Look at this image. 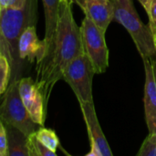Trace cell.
I'll list each match as a JSON object with an SVG mask.
<instances>
[{"label":"cell","instance_id":"cb8c5ba5","mask_svg":"<svg viewBox=\"0 0 156 156\" xmlns=\"http://www.w3.org/2000/svg\"><path fill=\"white\" fill-rule=\"evenodd\" d=\"M154 41H155V45H156V34L154 35Z\"/></svg>","mask_w":156,"mask_h":156},{"label":"cell","instance_id":"2e32d148","mask_svg":"<svg viewBox=\"0 0 156 156\" xmlns=\"http://www.w3.org/2000/svg\"><path fill=\"white\" fill-rule=\"evenodd\" d=\"M11 80V65L7 58L0 52V94L4 93Z\"/></svg>","mask_w":156,"mask_h":156},{"label":"cell","instance_id":"9a60e30c","mask_svg":"<svg viewBox=\"0 0 156 156\" xmlns=\"http://www.w3.org/2000/svg\"><path fill=\"white\" fill-rule=\"evenodd\" d=\"M36 136L49 150L54 153L57 152V149L59 146V140L53 130L45 128L44 126H39L36 131Z\"/></svg>","mask_w":156,"mask_h":156},{"label":"cell","instance_id":"d4e9b609","mask_svg":"<svg viewBox=\"0 0 156 156\" xmlns=\"http://www.w3.org/2000/svg\"><path fill=\"white\" fill-rule=\"evenodd\" d=\"M0 13H1V7H0ZM0 40H1V33H0Z\"/></svg>","mask_w":156,"mask_h":156},{"label":"cell","instance_id":"ba28073f","mask_svg":"<svg viewBox=\"0 0 156 156\" xmlns=\"http://www.w3.org/2000/svg\"><path fill=\"white\" fill-rule=\"evenodd\" d=\"M80 105L90 141V152L87 156H112V152L101 131L93 101L80 103Z\"/></svg>","mask_w":156,"mask_h":156},{"label":"cell","instance_id":"9c48e42d","mask_svg":"<svg viewBox=\"0 0 156 156\" xmlns=\"http://www.w3.org/2000/svg\"><path fill=\"white\" fill-rule=\"evenodd\" d=\"M145 69L144 112L149 133L156 129V61L154 58H144Z\"/></svg>","mask_w":156,"mask_h":156},{"label":"cell","instance_id":"8992f818","mask_svg":"<svg viewBox=\"0 0 156 156\" xmlns=\"http://www.w3.org/2000/svg\"><path fill=\"white\" fill-rule=\"evenodd\" d=\"M80 27L84 53L90 59L96 74L104 73L109 65V50L102 31L88 16H85Z\"/></svg>","mask_w":156,"mask_h":156},{"label":"cell","instance_id":"7a4b0ae2","mask_svg":"<svg viewBox=\"0 0 156 156\" xmlns=\"http://www.w3.org/2000/svg\"><path fill=\"white\" fill-rule=\"evenodd\" d=\"M37 0H27L19 9L3 8L0 13V52L11 65V81L20 80L23 64L18 57L17 44L22 32L36 24Z\"/></svg>","mask_w":156,"mask_h":156},{"label":"cell","instance_id":"5b68a950","mask_svg":"<svg viewBox=\"0 0 156 156\" xmlns=\"http://www.w3.org/2000/svg\"><path fill=\"white\" fill-rule=\"evenodd\" d=\"M95 74L90 59L83 53L67 66L62 80L70 86L80 103L92 102V80Z\"/></svg>","mask_w":156,"mask_h":156},{"label":"cell","instance_id":"5bb4252c","mask_svg":"<svg viewBox=\"0 0 156 156\" xmlns=\"http://www.w3.org/2000/svg\"><path fill=\"white\" fill-rule=\"evenodd\" d=\"M27 149L28 156H57V154L46 147L36 136V132L27 136Z\"/></svg>","mask_w":156,"mask_h":156},{"label":"cell","instance_id":"d6986e66","mask_svg":"<svg viewBox=\"0 0 156 156\" xmlns=\"http://www.w3.org/2000/svg\"><path fill=\"white\" fill-rule=\"evenodd\" d=\"M147 15L149 16V27L154 36L156 34V0L151 1Z\"/></svg>","mask_w":156,"mask_h":156},{"label":"cell","instance_id":"52a82bcc","mask_svg":"<svg viewBox=\"0 0 156 156\" xmlns=\"http://www.w3.org/2000/svg\"><path fill=\"white\" fill-rule=\"evenodd\" d=\"M18 89L21 100L32 121L39 126H44L47 106L36 81L29 77L21 78L18 82Z\"/></svg>","mask_w":156,"mask_h":156},{"label":"cell","instance_id":"ffe728a7","mask_svg":"<svg viewBox=\"0 0 156 156\" xmlns=\"http://www.w3.org/2000/svg\"><path fill=\"white\" fill-rule=\"evenodd\" d=\"M27 0H0V7L3 8H15L19 9L24 7Z\"/></svg>","mask_w":156,"mask_h":156},{"label":"cell","instance_id":"7402d4cb","mask_svg":"<svg viewBox=\"0 0 156 156\" xmlns=\"http://www.w3.org/2000/svg\"><path fill=\"white\" fill-rule=\"evenodd\" d=\"M72 3H75V4H77L80 7L81 6V5H83L84 4H86V3H88V2H90V1H94V0H70ZM103 1H110V0H103Z\"/></svg>","mask_w":156,"mask_h":156},{"label":"cell","instance_id":"e0dca14e","mask_svg":"<svg viewBox=\"0 0 156 156\" xmlns=\"http://www.w3.org/2000/svg\"><path fill=\"white\" fill-rule=\"evenodd\" d=\"M138 156H156V142L153 141L149 136L144 141L138 154Z\"/></svg>","mask_w":156,"mask_h":156},{"label":"cell","instance_id":"8fae6325","mask_svg":"<svg viewBox=\"0 0 156 156\" xmlns=\"http://www.w3.org/2000/svg\"><path fill=\"white\" fill-rule=\"evenodd\" d=\"M42 3L45 13V37L43 39V55L38 63L44 60L51 50L56 34L60 0H42Z\"/></svg>","mask_w":156,"mask_h":156},{"label":"cell","instance_id":"ac0fdd59","mask_svg":"<svg viewBox=\"0 0 156 156\" xmlns=\"http://www.w3.org/2000/svg\"><path fill=\"white\" fill-rule=\"evenodd\" d=\"M0 156H8L7 133L2 121H0Z\"/></svg>","mask_w":156,"mask_h":156},{"label":"cell","instance_id":"6da1fadb","mask_svg":"<svg viewBox=\"0 0 156 156\" xmlns=\"http://www.w3.org/2000/svg\"><path fill=\"white\" fill-rule=\"evenodd\" d=\"M70 0H60L56 34L48 56L37 64L36 83L42 93L45 105L55 84L62 80L63 71L77 57L84 53L80 27L77 25Z\"/></svg>","mask_w":156,"mask_h":156},{"label":"cell","instance_id":"44dd1931","mask_svg":"<svg viewBox=\"0 0 156 156\" xmlns=\"http://www.w3.org/2000/svg\"><path fill=\"white\" fill-rule=\"evenodd\" d=\"M138 1L141 3V5L144 6V8L145 11L147 12L148 9H149V6H150V4H151V1H152V0H138Z\"/></svg>","mask_w":156,"mask_h":156},{"label":"cell","instance_id":"30bf717a","mask_svg":"<svg viewBox=\"0 0 156 156\" xmlns=\"http://www.w3.org/2000/svg\"><path fill=\"white\" fill-rule=\"evenodd\" d=\"M43 40H39L36 25H31L27 27L21 34L18 44H17V51L18 57L21 62L24 60H27L29 62L38 63L43 55Z\"/></svg>","mask_w":156,"mask_h":156},{"label":"cell","instance_id":"277c9868","mask_svg":"<svg viewBox=\"0 0 156 156\" xmlns=\"http://www.w3.org/2000/svg\"><path fill=\"white\" fill-rule=\"evenodd\" d=\"M18 80L10 81L5 91L3 101L0 105V121L4 124L13 126L27 136L35 133L38 128L30 118L19 94Z\"/></svg>","mask_w":156,"mask_h":156},{"label":"cell","instance_id":"3957f363","mask_svg":"<svg viewBox=\"0 0 156 156\" xmlns=\"http://www.w3.org/2000/svg\"><path fill=\"white\" fill-rule=\"evenodd\" d=\"M113 19L122 25L131 35L142 58H155L154 36L149 25L144 24L133 5V0H111Z\"/></svg>","mask_w":156,"mask_h":156},{"label":"cell","instance_id":"4fadbf2b","mask_svg":"<svg viewBox=\"0 0 156 156\" xmlns=\"http://www.w3.org/2000/svg\"><path fill=\"white\" fill-rule=\"evenodd\" d=\"M7 133L8 156H28L27 149V136L18 129L5 124Z\"/></svg>","mask_w":156,"mask_h":156},{"label":"cell","instance_id":"603a6c76","mask_svg":"<svg viewBox=\"0 0 156 156\" xmlns=\"http://www.w3.org/2000/svg\"><path fill=\"white\" fill-rule=\"evenodd\" d=\"M153 141H154V142H156V129L153 132V133H149V135H148Z\"/></svg>","mask_w":156,"mask_h":156},{"label":"cell","instance_id":"7c38bea8","mask_svg":"<svg viewBox=\"0 0 156 156\" xmlns=\"http://www.w3.org/2000/svg\"><path fill=\"white\" fill-rule=\"evenodd\" d=\"M85 16H88L102 31L106 30L113 19V8L112 1L94 0L80 6Z\"/></svg>","mask_w":156,"mask_h":156}]
</instances>
